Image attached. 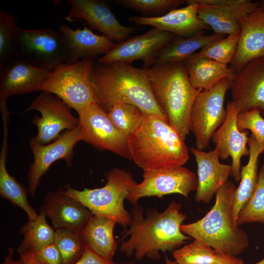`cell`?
<instances>
[{
  "label": "cell",
  "mask_w": 264,
  "mask_h": 264,
  "mask_svg": "<svg viewBox=\"0 0 264 264\" xmlns=\"http://www.w3.org/2000/svg\"><path fill=\"white\" fill-rule=\"evenodd\" d=\"M181 204L172 201L167 208L159 213L155 209L148 211L146 217L143 207L136 204L131 210L130 228L125 230L120 251L127 256L134 254L140 260L146 256L152 259L160 257L159 251H174L192 240L180 230L186 216L180 212Z\"/></svg>",
  "instance_id": "obj_1"
},
{
  "label": "cell",
  "mask_w": 264,
  "mask_h": 264,
  "mask_svg": "<svg viewBox=\"0 0 264 264\" xmlns=\"http://www.w3.org/2000/svg\"><path fill=\"white\" fill-rule=\"evenodd\" d=\"M90 82L97 103L107 112L114 105L125 103L138 107L147 115L166 117L153 93L148 68L121 62H95Z\"/></svg>",
  "instance_id": "obj_2"
},
{
  "label": "cell",
  "mask_w": 264,
  "mask_h": 264,
  "mask_svg": "<svg viewBox=\"0 0 264 264\" xmlns=\"http://www.w3.org/2000/svg\"><path fill=\"white\" fill-rule=\"evenodd\" d=\"M127 140L131 159L143 171L182 166L189 158L184 140L164 116L148 115Z\"/></svg>",
  "instance_id": "obj_3"
},
{
  "label": "cell",
  "mask_w": 264,
  "mask_h": 264,
  "mask_svg": "<svg viewBox=\"0 0 264 264\" xmlns=\"http://www.w3.org/2000/svg\"><path fill=\"white\" fill-rule=\"evenodd\" d=\"M236 189L233 182L228 180L216 194L211 210L196 222L182 224V232L225 255L238 257L242 253L249 242L245 231L232 220Z\"/></svg>",
  "instance_id": "obj_4"
},
{
  "label": "cell",
  "mask_w": 264,
  "mask_h": 264,
  "mask_svg": "<svg viewBox=\"0 0 264 264\" xmlns=\"http://www.w3.org/2000/svg\"><path fill=\"white\" fill-rule=\"evenodd\" d=\"M148 69L154 96L169 123L185 140L190 132V116L198 95L184 62L156 64Z\"/></svg>",
  "instance_id": "obj_5"
},
{
  "label": "cell",
  "mask_w": 264,
  "mask_h": 264,
  "mask_svg": "<svg viewBox=\"0 0 264 264\" xmlns=\"http://www.w3.org/2000/svg\"><path fill=\"white\" fill-rule=\"evenodd\" d=\"M106 178V184L100 188L78 190L68 186L63 192L81 203L92 214L111 219L126 230L131 216L125 209L124 202L136 183L132 173L119 168L110 170Z\"/></svg>",
  "instance_id": "obj_6"
},
{
  "label": "cell",
  "mask_w": 264,
  "mask_h": 264,
  "mask_svg": "<svg viewBox=\"0 0 264 264\" xmlns=\"http://www.w3.org/2000/svg\"><path fill=\"white\" fill-rule=\"evenodd\" d=\"M95 58L62 64L52 70L39 86L38 91L53 94L75 110L79 114L96 98L90 82V74Z\"/></svg>",
  "instance_id": "obj_7"
},
{
  "label": "cell",
  "mask_w": 264,
  "mask_h": 264,
  "mask_svg": "<svg viewBox=\"0 0 264 264\" xmlns=\"http://www.w3.org/2000/svg\"><path fill=\"white\" fill-rule=\"evenodd\" d=\"M232 81L225 78L212 87L201 91L194 103L190 116V131L196 139V148L204 151L222 124L226 115L224 100Z\"/></svg>",
  "instance_id": "obj_8"
},
{
  "label": "cell",
  "mask_w": 264,
  "mask_h": 264,
  "mask_svg": "<svg viewBox=\"0 0 264 264\" xmlns=\"http://www.w3.org/2000/svg\"><path fill=\"white\" fill-rule=\"evenodd\" d=\"M14 44L16 56L36 66L52 70L66 62V47L59 31L17 26Z\"/></svg>",
  "instance_id": "obj_9"
},
{
  "label": "cell",
  "mask_w": 264,
  "mask_h": 264,
  "mask_svg": "<svg viewBox=\"0 0 264 264\" xmlns=\"http://www.w3.org/2000/svg\"><path fill=\"white\" fill-rule=\"evenodd\" d=\"M79 114L82 141L100 151L108 150L131 159L127 137L114 125L106 112L97 103Z\"/></svg>",
  "instance_id": "obj_10"
},
{
  "label": "cell",
  "mask_w": 264,
  "mask_h": 264,
  "mask_svg": "<svg viewBox=\"0 0 264 264\" xmlns=\"http://www.w3.org/2000/svg\"><path fill=\"white\" fill-rule=\"evenodd\" d=\"M143 179L136 183L127 198L133 205L143 197H157L162 198L167 195L178 194L186 198L197 191V176L189 169L180 166L155 171H143Z\"/></svg>",
  "instance_id": "obj_11"
},
{
  "label": "cell",
  "mask_w": 264,
  "mask_h": 264,
  "mask_svg": "<svg viewBox=\"0 0 264 264\" xmlns=\"http://www.w3.org/2000/svg\"><path fill=\"white\" fill-rule=\"evenodd\" d=\"M31 110H37L41 115L36 116L32 120L38 129L33 137L40 144H48L56 140L62 132L79 126V119L71 113V108L53 94L42 92L24 112Z\"/></svg>",
  "instance_id": "obj_12"
},
{
  "label": "cell",
  "mask_w": 264,
  "mask_h": 264,
  "mask_svg": "<svg viewBox=\"0 0 264 264\" xmlns=\"http://www.w3.org/2000/svg\"><path fill=\"white\" fill-rule=\"evenodd\" d=\"M79 126L71 130H66L53 142L46 145L37 143L34 137L29 141L34 161L27 174L28 191L34 197L42 176L50 166L58 160H64L67 166L72 165L73 149L75 145L82 141Z\"/></svg>",
  "instance_id": "obj_13"
},
{
  "label": "cell",
  "mask_w": 264,
  "mask_h": 264,
  "mask_svg": "<svg viewBox=\"0 0 264 264\" xmlns=\"http://www.w3.org/2000/svg\"><path fill=\"white\" fill-rule=\"evenodd\" d=\"M177 37L172 33L153 27L141 35L116 44L112 49L98 58L97 62L132 64L139 60L144 62V68H149L153 66L158 53Z\"/></svg>",
  "instance_id": "obj_14"
},
{
  "label": "cell",
  "mask_w": 264,
  "mask_h": 264,
  "mask_svg": "<svg viewBox=\"0 0 264 264\" xmlns=\"http://www.w3.org/2000/svg\"><path fill=\"white\" fill-rule=\"evenodd\" d=\"M196 0L199 18L214 33L224 35L240 31V20L260 6V2L250 0Z\"/></svg>",
  "instance_id": "obj_15"
},
{
  "label": "cell",
  "mask_w": 264,
  "mask_h": 264,
  "mask_svg": "<svg viewBox=\"0 0 264 264\" xmlns=\"http://www.w3.org/2000/svg\"><path fill=\"white\" fill-rule=\"evenodd\" d=\"M68 19H82L90 27L118 43L127 40L136 29L122 25L108 3L101 0H68Z\"/></svg>",
  "instance_id": "obj_16"
},
{
  "label": "cell",
  "mask_w": 264,
  "mask_h": 264,
  "mask_svg": "<svg viewBox=\"0 0 264 264\" xmlns=\"http://www.w3.org/2000/svg\"><path fill=\"white\" fill-rule=\"evenodd\" d=\"M231 89L239 113L255 109L264 111V55L250 60L235 74Z\"/></svg>",
  "instance_id": "obj_17"
},
{
  "label": "cell",
  "mask_w": 264,
  "mask_h": 264,
  "mask_svg": "<svg viewBox=\"0 0 264 264\" xmlns=\"http://www.w3.org/2000/svg\"><path fill=\"white\" fill-rule=\"evenodd\" d=\"M226 115L222 124L214 133L212 140L222 160L232 159V176L236 181L241 179V160L249 155L248 132L240 131L237 126L239 113L236 105L231 101L227 103Z\"/></svg>",
  "instance_id": "obj_18"
},
{
  "label": "cell",
  "mask_w": 264,
  "mask_h": 264,
  "mask_svg": "<svg viewBox=\"0 0 264 264\" xmlns=\"http://www.w3.org/2000/svg\"><path fill=\"white\" fill-rule=\"evenodd\" d=\"M15 57V56H14ZM0 70V100L38 91L52 70L36 66L16 56Z\"/></svg>",
  "instance_id": "obj_19"
},
{
  "label": "cell",
  "mask_w": 264,
  "mask_h": 264,
  "mask_svg": "<svg viewBox=\"0 0 264 264\" xmlns=\"http://www.w3.org/2000/svg\"><path fill=\"white\" fill-rule=\"evenodd\" d=\"M187 5L176 8L159 16H133L130 22L137 25H150L186 38L200 34L210 29L198 16V3L196 0H186Z\"/></svg>",
  "instance_id": "obj_20"
},
{
  "label": "cell",
  "mask_w": 264,
  "mask_h": 264,
  "mask_svg": "<svg viewBox=\"0 0 264 264\" xmlns=\"http://www.w3.org/2000/svg\"><path fill=\"white\" fill-rule=\"evenodd\" d=\"M40 210L49 218L56 229L79 232H82L92 215L88 209L62 190L48 193Z\"/></svg>",
  "instance_id": "obj_21"
},
{
  "label": "cell",
  "mask_w": 264,
  "mask_h": 264,
  "mask_svg": "<svg viewBox=\"0 0 264 264\" xmlns=\"http://www.w3.org/2000/svg\"><path fill=\"white\" fill-rule=\"evenodd\" d=\"M190 151L198 166V186L195 200L208 203L232 175L231 165L220 162V154L216 148L206 152L192 147Z\"/></svg>",
  "instance_id": "obj_22"
},
{
  "label": "cell",
  "mask_w": 264,
  "mask_h": 264,
  "mask_svg": "<svg viewBox=\"0 0 264 264\" xmlns=\"http://www.w3.org/2000/svg\"><path fill=\"white\" fill-rule=\"evenodd\" d=\"M58 31L62 35L66 50L65 64H71L88 58H96L105 55L115 45L112 40L104 35L93 33L84 23L83 29H73L66 23L60 25Z\"/></svg>",
  "instance_id": "obj_23"
},
{
  "label": "cell",
  "mask_w": 264,
  "mask_h": 264,
  "mask_svg": "<svg viewBox=\"0 0 264 264\" xmlns=\"http://www.w3.org/2000/svg\"><path fill=\"white\" fill-rule=\"evenodd\" d=\"M238 44L231 67L235 73L250 60L261 56L264 49V11L259 8L239 21Z\"/></svg>",
  "instance_id": "obj_24"
},
{
  "label": "cell",
  "mask_w": 264,
  "mask_h": 264,
  "mask_svg": "<svg viewBox=\"0 0 264 264\" xmlns=\"http://www.w3.org/2000/svg\"><path fill=\"white\" fill-rule=\"evenodd\" d=\"M184 63L192 85L200 91L225 78L233 81L235 76L231 67L202 56L198 52L185 60Z\"/></svg>",
  "instance_id": "obj_25"
},
{
  "label": "cell",
  "mask_w": 264,
  "mask_h": 264,
  "mask_svg": "<svg viewBox=\"0 0 264 264\" xmlns=\"http://www.w3.org/2000/svg\"><path fill=\"white\" fill-rule=\"evenodd\" d=\"M117 223L109 218L92 214L81 232L85 245L95 253L109 262L117 248L113 236V230Z\"/></svg>",
  "instance_id": "obj_26"
},
{
  "label": "cell",
  "mask_w": 264,
  "mask_h": 264,
  "mask_svg": "<svg viewBox=\"0 0 264 264\" xmlns=\"http://www.w3.org/2000/svg\"><path fill=\"white\" fill-rule=\"evenodd\" d=\"M3 138L0 154V195L2 198L23 210L28 217V221H32L38 214L27 200L28 191L8 173L6 168L7 123H3Z\"/></svg>",
  "instance_id": "obj_27"
},
{
  "label": "cell",
  "mask_w": 264,
  "mask_h": 264,
  "mask_svg": "<svg viewBox=\"0 0 264 264\" xmlns=\"http://www.w3.org/2000/svg\"><path fill=\"white\" fill-rule=\"evenodd\" d=\"M248 146L249 159L247 163L241 167L240 184L234 195L232 216L236 225L239 213L251 197L258 180L259 157L261 154L258 143L252 134L248 137Z\"/></svg>",
  "instance_id": "obj_28"
},
{
  "label": "cell",
  "mask_w": 264,
  "mask_h": 264,
  "mask_svg": "<svg viewBox=\"0 0 264 264\" xmlns=\"http://www.w3.org/2000/svg\"><path fill=\"white\" fill-rule=\"evenodd\" d=\"M224 37V35L215 33L200 34L186 38L177 37L158 53L153 65L184 62L197 50H201L209 44Z\"/></svg>",
  "instance_id": "obj_29"
},
{
  "label": "cell",
  "mask_w": 264,
  "mask_h": 264,
  "mask_svg": "<svg viewBox=\"0 0 264 264\" xmlns=\"http://www.w3.org/2000/svg\"><path fill=\"white\" fill-rule=\"evenodd\" d=\"M46 217L40 210L35 220L28 221L21 227L23 240L17 249L19 254L29 251L35 252L54 242L55 231L48 224Z\"/></svg>",
  "instance_id": "obj_30"
},
{
  "label": "cell",
  "mask_w": 264,
  "mask_h": 264,
  "mask_svg": "<svg viewBox=\"0 0 264 264\" xmlns=\"http://www.w3.org/2000/svg\"><path fill=\"white\" fill-rule=\"evenodd\" d=\"M108 113L114 125L127 137L140 127L148 116L138 107L125 103L114 105Z\"/></svg>",
  "instance_id": "obj_31"
},
{
  "label": "cell",
  "mask_w": 264,
  "mask_h": 264,
  "mask_svg": "<svg viewBox=\"0 0 264 264\" xmlns=\"http://www.w3.org/2000/svg\"><path fill=\"white\" fill-rule=\"evenodd\" d=\"M224 255L196 240L173 252L175 261L177 264H210L219 260Z\"/></svg>",
  "instance_id": "obj_32"
},
{
  "label": "cell",
  "mask_w": 264,
  "mask_h": 264,
  "mask_svg": "<svg viewBox=\"0 0 264 264\" xmlns=\"http://www.w3.org/2000/svg\"><path fill=\"white\" fill-rule=\"evenodd\" d=\"M253 222L264 224V162L253 194L239 213L237 225Z\"/></svg>",
  "instance_id": "obj_33"
},
{
  "label": "cell",
  "mask_w": 264,
  "mask_h": 264,
  "mask_svg": "<svg viewBox=\"0 0 264 264\" xmlns=\"http://www.w3.org/2000/svg\"><path fill=\"white\" fill-rule=\"evenodd\" d=\"M54 242L62 257V264H73L82 256L85 243L81 232L66 229L55 231Z\"/></svg>",
  "instance_id": "obj_34"
},
{
  "label": "cell",
  "mask_w": 264,
  "mask_h": 264,
  "mask_svg": "<svg viewBox=\"0 0 264 264\" xmlns=\"http://www.w3.org/2000/svg\"><path fill=\"white\" fill-rule=\"evenodd\" d=\"M17 23L13 14L0 9V70L15 56L14 37Z\"/></svg>",
  "instance_id": "obj_35"
},
{
  "label": "cell",
  "mask_w": 264,
  "mask_h": 264,
  "mask_svg": "<svg viewBox=\"0 0 264 264\" xmlns=\"http://www.w3.org/2000/svg\"><path fill=\"white\" fill-rule=\"evenodd\" d=\"M240 31L213 42L198 52L205 57L227 65L231 63L238 44Z\"/></svg>",
  "instance_id": "obj_36"
},
{
  "label": "cell",
  "mask_w": 264,
  "mask_h": 264,
  "mask_svg": "<svg viewBox=\"0 0 264 264\" xmlns=\"http://www.w3.org/2000/svg\"><path fill=\"white\" fill-rule=\"evenodd\" d=\"M261 113L262 111L256 109L239 113L237 123L240 131L248 130L251 132L262 154L264 153V117Z\"/></svg>",
  "instance_id": "obj_37"
},
{
  "label": "cell",
  "mask_w": 264,
  "mask_h": 264,
  "mask_svg": "<svg viewBox=\"0 0 264 264\" xmlns=\"http://www.w3.org/2000/svg\"><path fill=\"white\" fill-rule=\"evenodd\" d=\"M115 3L142 13L156 14L171 10L183 4L184 0H116Z\"/></svg>",
  "instance_id": "obj_38"
},
{
  "label": "cell",
  "mask_w": 264,
  "mask_h": 264,
  "mask_svg": "<svg viewBox=\"0 0 264 264\" xmlns=\"http://www.w3.org/2000/svg\"><path fill=\"white\" fill-rule=\"evenodd\" d=\"M34 253L37 260L42 264H62L61 254L54 242Z\"/></svg>",
  "instance_id": "obj_39"
},
{
  "label": "cell",
  "mask_w": 264,
  "mask_h": 264,
  "mask_svg": "<svg viewBox=\"0 0 264 264\" xmlns=\"http://www.w3.org/2000/svg\"><path fill=\"white\" fill-rule=\"evenodd\" d=\"M111 262L101 257L85 245L82 256L73 264H110Z\"/></svg>",
  "instance_id": "obj_40"
},
{
  "label": "cell",
  "mask_w": 264,
  "mask_h": 264,
  "mask_svg": "<svg viewBox=\"0 0 264 264\" xmlns=\"http://www.w3.org/2000/svg\"><path fill=\"white\" fill-rule=\"evenodd\" d=\"M210 264H244V263L238 257L224 254L220 259Z\"/></svg>",
  "instance_id": "obj_41"
},
{
  "label": "cell",
  "mask_w": 264,
  "mask_h": 264,
  "mask_svg": "<svg viewBox=\"0 0 264 264\" xmlns=\"http://www.w3.org/2000/svg\"><path fill=\"white\" fill-rule=\"evenodd\" d=\"M20 259L25 264H42L37 260L34 252L32 251H26L20 254Z\"/></svg>",
  "instance_id": "obj_42"
},
{
  "label": "cell",
  "mask_w": 264,
  "mask_h": 264,
  "mask_svg": "<svg viewBox=\"0 0 264 264\" xmlns=\"http://www.w3.org/2000/svg\"><path fill=\"white\" fill-rule=\"evenodd\" d=\"M14 251L13 248L9 247L7 251V254L4 258V261L1 264H25L20 259L19 260L14 259Z\"/></svg>",
  "instance_id": "obj_43"
},
{
  "label": "cell",
  "mask_w": 264,
  "mask_h": 264,
  "mask_svg": "<svg viewBox=\"0 0 264 264\" xmlns=\"http://www.w3.org/2000/svg\"><path fill=\"white\" fill-rule=\"evenodd\" d=\"M164 264H177L175 261H171L168 257H166V262Z\"/></svg>",
  "instance_id": "obj_44"
},
{
  "label": "cell",
  "mask_w": 264,
  "mask_h": 264,
  "mask_svg": "<svg viewBox=\"0 0 264 264\" xmlns=\"http://www.w3.org/2000/svg\"><path fill=\"white\" fill-rule=\"evenodd\" d=\"M260 9L264 11V0H261L260 2Z\"/></svg>",
  "instance_id": "obj_45"
},
{
  "label": "cell",
  "mask_w": 264,
  "mask_h": 264,
  "mask_svg": "<svg viewBox=\"0 0 264 264\" xmlns=\"http://www.w3.org/2000/svg\"><path fill=\"white\" fill-rule=\"evenodd\" d=\"M110 264H133V263L132 262L126 263H114L113 262H112Z\"/></svg>",
  "instance_id": "obj_46"
},
{
  "label": "cell",
  "mask_w": 264,
  "mask_h": 264,
  "mask_svg": "<svg viewBox=\"0 0 264 264\" xmlns=\"http://www.w3.org/2000/svg\"><path fill=\"white\" fill-rule=\"evenodd\" d=\"M255 264H264V258Z\"/></svg>",
  "instance_id": "obj_47"
},
{
  "label": "cell",
  "mask_w": 264,
  "mask_h": 264,
  "mask_svg": "<svg viewBox=\"0 0 264 264\" xmlns=\"http://www.w3.org/2000/svg\"><path fill=\"white\" fill-rule=\"evenodd\" d=\"M263 55H264V49H263L262 54H261V56H263Z\"/></svg>",
  "instance_id": "obj_48"
},
{
  "label": "cell",
  "mask_w": 264,
  "mask_h": 264,
  "mask_svg": "<svg viewBox=\"0 0 264 264\" xmlns=\"http://www.w3.org/2000/svg\"><path fill=\"white\" fill-rule=\"evenodd\" d=\"M262 113H263V115H264V116H263V117H264V112H262Z\"/></svg>",
  "instance_id": "obj_49"
}]
</instances>
